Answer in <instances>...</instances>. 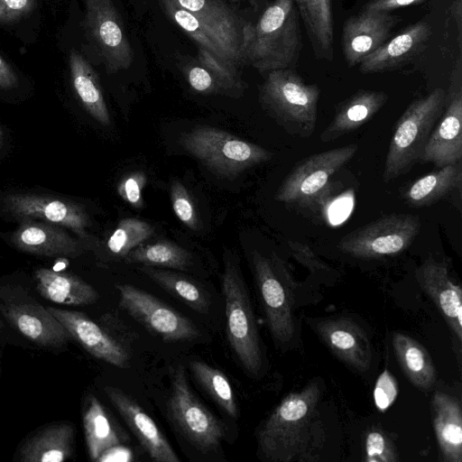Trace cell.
<instances>
[{
    "mask_svg": "<svg viewBox=\"0 0 462 462\" xmlns=\"http://www.w3.org/2000/svg\"><path fill=\"white\" fill-rule=\"evenodd\" d=\"M451 14L457 23L458 31V42L461 47V30H462V0H453L451 5Z\"/></svg>",
    "mask_w": 462,
    "mask_h": 462,
    "instance_id": "47",
    "label": "cell"
},
{
    "mask_svg": "<svg viewBox=\"0 0 462 462\" xmlns=\"http://www.w3.org/2000/svg\"><path fill=\"white\" fill-rule=\"evenodd\" d=\"M352 143L312 154L295 165L282 182L275 200L300 206L318 203L332 177L356 153Z\"/></svg>",
    "mask_w": 462,
    "mask_h": 462,
    "instance_id": "8",
    "label": "cell"
},
{
    "mask_svg": "<svg viewBox=\"0 0 462 462\" xmlns=\"http://www.w3.org/2000/svg\"><path fill=\"white\" fill-rule=\"evenodd\" d=\"M187 79L189 86L199 93H229L223 81L212 70L200 63L187 69Z\"/></svg>",
    "mask_w": 462,
    "mask_h": 462,
    "instance_id": "40",
    "label": "cell"
},
{
    "mask_svg": "<svg viewBox=\"0 0 462 462\" xmlns=\"http://www.w3.org/2000/svg\"><path fill=\"white\" fill-rule=\"evenodd\" d=\"M420 288L431 298L455 337L462 340V291L449 275L447 263L427 258L415 272Z\"/></svg>",
    "mask_w": 462,
    "mask_h": 462,
    "instance_id": "19",
    "label": "cell"
},
{
    "mask_svg": "<svg viewBox=\"0 0 462 462\" xmlns=\"http://www.w3.org/2000/svg\"><path fill=\"white\" fill-rule=\"evenodd\" d=\"M176 1L199 19L234 67L245 62L253 23H242L222 0Z\"/></svg>",
    "mask_w": 462,
    "mask_h": 462,
    "instance_id": "13",
    "label": "cell"
},
{
    "mask_svg": "<svg viewBox=\"0 0 462 462\" xmlns=\"http://www.w3.org/2000/svg\"><path fill=\"white\" fill-rule=\"evenodd\" d=\"M83 428L91 460L98 461L103 454L122 443L105 408L93 395L89 396L83 413Z\"/></svg>",
    "mask_w": 462,
    "mask_h": 462,
    "instance_id": "32",
    "label": "cell"
},
{
    "mask_svg": "<svg viewBox=\"0 0 462 462\" xmlns=\"http://www.w3.org/2000/svg\"><path fill=\"white\" fill-rule=\"evenodd\" d=\"M5 318L31 341L48 347H60L70 336L54 316L33 300L7 301L1 307Z\"/></svg>",
    "mask_w": 462,
    "mask_h": 462,
    "instance_id": "21",
    "label": "cell"
},
{
    "mask_svg": "<svg viewBox=\"0 0 462 462\" xmlns=\"http://www.w3.org/2000/svg\"><path fill=\"white\" fill-rule=\"evenodd\" d=\"M140 271L171 295L197 312L206 313L209 308L208 292L190 278L175 272L143 265Z\"/></svg>",
    "mask_w": 462,
    "mask_h": 462,
    "instance_id": "33",
    "label": "cell"
},
{
    "mask_svg": "<svg viewBox=\"0 0 462 462\" xmlns=\"http://www.w3.org/2000/svg\"><path fill=\"white\" fill-rule=\"evenodd\" d=\"M159 3L168 17L191 37L199 46L217 55L229 67L236 69L192 13L180 6L176 0H159Z\"/></svg>",
    "mask_w": 462,
    "mask_h": 462,
    "instance_id": "36",
    "label": "cell"
},
{
    "mask_svg": "<svg viewBox=\"0 0 462 462\" xmlns=\"http://www.w3.org/2000/svg\"><path fill=\"white\" fill-rule=\"evenodd\" d=\"M5 201L8 212L22 220H41L69 228L82 239L89 236V216L77 203L35 194H11Z\"/></svg>",
    "mask_w": 462,
    "mask_h": 462,
    "instance_id": "15",
    "label": "cell"
},
{
    "mask_svg": "<svg viewBox=\"0 0 462 462\" xmlns=\"http://www.w3.org/2000/svg\"><path fill=\"white\" fill-rule=\"evenodd\" d=\"M431 32L424 21L408 26L366 56L358 64L359 70L364 74L379 73L403 66L426 48Z\"/></svg>",
    "mask_w": 462,
    "mask_h": 462,
    "instance_id": "22",
    "label": "cell"
},
{
    "mask_svg": "<svg viewBox=\"0 0 462 462\" xmlns=\"http://www.w3.org/2000/svg\"><path fill=\"white\" fill-rule=\"evenodd\" d=\"M424 0H370L364 10L388 11L419 4Z\"/></svg>",
    "mask_w": 462,
    "mask_h": 462,
    "instance_id": "45",
    "label": "cell"
},
{
    "mask_svg": "<svg viewBox=\"0 0 462 462\" xmlns=\"http://www.w3.org/2000/svg\"><path fill=\"white\" fill-rule=\"evenodd\" d=\"M365 460L367 462H395L399 460L397 451L389 437L379 430L366 434Z\"/></svg>",
    "mask_w": 462,
    "mask_h": 462,
    "instance_id": "39",
    "label": "cell"
},
{
    "mask_svg": "<svg viewBox=\"0 0 462 462\" xmlns=\"http://www.w3.org/2000/svg\"><path fill=\"white\" fill-rule=\"evenodd\" d=\"M3 139H4V134H3V131H2V129L0 127V147L2 146Z\"/></svg>",
    "mask_w": 462,
    "mask_h": 462,
    "instance_id": "48",
    "label": "cell"
},
{
    "mask_svg": "<svg viewBox=\"0 0 462 462\" xmlns=\"http://www.w3.org/2000/svg\"><path fill=\"white\" fill-rule=\"evenodd\" d=\"M383 91L359 90L339 104L320 141L329 143L359 128L368 122L387 102Z\"/></svg>",
    "mask_w": 462,
    "mask_h": 462,
    "instance_id": "24",
    "label": "cell"
},
{
    "mask_svg": "<svg viewBox=\"0 0 462 462\" xmlns=\"http://www.w3.org/2000/svg\"><path fill=\"white\" fill-rule=\"evenodd\" d=\"M119 305L135 320L165 341L193 340L197 326L165 302L131 284H116Z\"/></svg>",
    "mask_w": 462,
    "mask_h": 462,
    "instance_id": "12",
    "label": "cell"
},
{
    "mask_svg": "<svg viewBox=\"0 0 462 462\" xmlns=\"http://www.w3.org/2000/svg\"><path fill=\"white\" fill-rule=\"evenodd\" d=\"M125 261L127 263L184 271L191 264V254L177 244L162 240L138 245L127 254Z\"/></svg>",
    "mask_w": 462,
    "mask_h": 462,
    "instance_id": "34",
    "label": "cell"
},
{
    "mask_svg": "<svg viewBox=\"0 0 462 462\" xmlns=\"http://www.w3.org/2000/svg\"><path fill=\"white\" fill-rule=\"evenodd\" d=\"M420 219L410 214L378 218L344 236L338 248L353 257L374 259L405 251L419 235Z\"/></svg>",
    "mask_w": 462,
    "mask_h": 462,
    "instance_id": "9",
    "label": "cell"
},
{
    "mask_svg": "<svg viewBox=\"0 0 462 462\" xmlns=\"http://www.w3.org/2000/svg\"><path fill=\"white\" fill-rule=\"evenodd\" d=\"M446 91L437 88L413 100L398 119L385 158L383 179L389 182L406 173L420 159L441 116Z\"/></svg>",
    "mask_w": 462,
    "mask_h": 462,
    "instance_id": "4",
    "label": "cell"
},
{
    "mask_svg": "<svg viewBox=\"0 0 462 462\" xmlns=\"http://www.w3.org/2000/svg\"><path fill=\"white\" fill-rule=\"evenodd\" d=\"M320 396V383L311 381L282 399L257 431L258 452L264 459H312V448L322 441L318 410Z\"/></svg>",
    "mask_w": 462,
    "mask_h": 462,
    "instance_id": "1",
    "label": "cell"
},
{
    "mask_svg": "<svg viewBox=\"0 0 462 462\" xmlns=\"http://www.w3.org/2000/svg\"><path fill=\"white\" fill-rule=\"evenodd\" d=\"M47 309L64 327L70 337L91 356L117 367L127 365L129 356L126 350L86 314L53 307Z\"/></svg>",
    "mask_w": 462,
    "mask_h": 462,
    "instance_id": "20",
    "label": "cell"
},
{
    "mask_svg": "<svg viewBox=\"0 0 462 462\" xmlns=\"http://www.w3.org/2000/svg\"><path fill=\"white\" fill-rule=\"evenodd\" d=\"M301 49L299 14L292 0H274L253 27L245 62L260 72L287 69Z\"/></svg>",
    "mask_w": 462,
    "mask_h": 462,
    "instance_id": "2",
    "label": "cell"
},
{
    "mask_svg": "<svg viewBox=\"0 0 462 462\" xmlns=\"http://www.w3.org/2000/svg\"><path fill=\"white\" fill-rule=\"evenodd\" d=\"M74 426L69 422H55L40 430L22 446L23 462H61L73 454Z\"/></svg>",
    "mask_w": 462,
    "mask_h": 462,
    "instance_id": "27",
    "label": "cell"
},
{
    "mask_svg": "<svg viewBox=\"0 0 462 462\" xmlns=\"http://www.w3.org/2000/svg\"><path fill=\"white\" fill-rule=\"evenodd\" d=\"M87 36L108 73L128 69L134 60L125 26L112 0H84Z\"/></svg>",
    "mask_w": 462,
    "mask_h": 462,
    "instance_id": "11",
    "label": "cell"
},
{
    "mask_svg": "<svg viewBox=\"0 0 462 462\" xmlns=\"http://www.w3.org/2000/svg\"><path fill=\"white\" fill-rule=\"evenodd\" d=\"M19 84L14 67L0 55V89H13Z\"/></svg>",
    "mask_w": 462,
    "mask_h": 462,
    "instance_id": "46",
    "label": "cell"
},
{
    "mask_svg": "<svg viewBox=\"0 0 462 462\" xmlns=\"http://www.w3.org/2000/svg\"><path fill=\"white\" fill-rule=\"evenodd\" d=\"M153 232L154 228L149 223L126 217L119 221L109 236L106 245L113 254L125 258L129 252L148 240Z\"/></svg>",
    "mask_w": 462,
    "mask_h": 462,
    "instance_id": "37",
    "label": "cell"
},
{
    "mask_svg": "<svg viewBox=\"0 0 462 462\" xmlns=\"http://www.w3.org/2000/svg\"><path fill=\"white\" fill-rule=\"evenodd\" d=\"M313 329L330 351L349 367L367 371L372 363V346L363 329L348 318L319 319Z\"/></svg>",
    "mask_w": 462,
    "mask_h": 462,
    "instance_id": "17",
    "label": "cell"
},
{
    "mask_svg": "<svg viewBox=\"0 0 462 462\" xmlns=\"http://www.w3.org/2000/svg\"><path fill=\"white\" fill-rule=\"evenodd\" d=\"M149 457L156 462H179L180 458L153 420L128 394L114 386L104 389Z\"/></svg>",
    "mask_w": 462,
    "mask_h": 462,
    "instance_id": "18",
    "label": "cell"
},
{
    "mask_svg": "<svg viewBox=\"0 0 462 462\" xmlns=\"http://www.w3.org/2000/svg\"><path fill=\"white\" fill-rule=\"evenodd\" d=\"M170 196L176 217L189 229L199 230L200 222L194 202L186 187L179 180H172Z\"/></svg>",
    "mask_w": 462,
    "mask_h": 462,
    "instance_id": "38",
    "label": "cell"
},
{
    "mask_svg": "<svg viewBox=\"0 0 462 462\" xmlns=\"http://www.w3.org/2000/svg\"><path fill=\"white\" fill-rule=\"evenodd\" d=\"M12 242L23 252L42 256L76 257L85 249L62 226L34 219H24L12 235Z\"/></svg>",
    "mask_w": 462,
    "mask_h": 462,
    "instance_id": "23",
    "label": "cell"
},
{
    "mask_svg": "<svg viewBox=\"0 0 462 462\" xmlns=\"http://www.w3.org/2000/svg\"><path fill=\"white\" fill-rule=\"evenodd\" d=\"M439 124L434 126L420 161L437 167L462 160V69L461 59L451 74L450 84Z\"/></svg>",
    "mask_w": 462,
    "mask_h": 462,
    "instance_id": "14",
    "label": "cell"
},
{
    "mask_svg": "<svg viewBox=\"0 0 462 462\" xmlns=\"http://www.w3.org/2000/svg\"><path fill=\"white\" fill-rule=\"evenodd\" d=\"M179 143L207 169L222 178H235L272 159L273 153L224 130L199 125L180 134Z\"/></svg>",
    "mask_w": 462,
    "mask_h": 462,
    "instance_id": "5",
    "label": "cell"
},
{
    "mask_svg": "<svg viewBox=\"0 0 462 462\" xmlns=\"http://www.w3.org/2000/svg\"><path fill=\"white\" fill-rule=\"evenodd\" d=\"M222 289L228 343L247 374L257 376L263 363L257 323L240 270L235 260L226 255L224 258Z\"/></svg>",
    "mask_w": 462,
    "mask_h": 462,
    "instance_id": "6",
    "label": "cell"
},
{
    "mask_svg": "<svg viewBox=\"0 0 462 462\" xmlns=\"http://www.w3.org/2000/svg\"><path fill=\"white\" fill-rule=\"evenodd\" d=\"M303 20L317 58L333 59L334 24L331 0H292Z\"/></svg>",
    "mask_w": 462,
    "mask_h": 462,
    "instance_id": "30",
    "label": "cell"
},
{
    "mask_svg": "<svg viewBox=\"0 0 462 462\" xmlns=\"http://www.w3.org/2000/svg\"><path fill=\"white\" fill-rule=\"evenodd\" d=\"M252 265L272 337L280 345L287 344L296 334L292 277L274 253L266 257L254 250Z\"/></svg>",
    "mask_w": 462,
    "mask_h": 462,
    "instance_id": "7",
    "label": "cell"
},
{
    "mask_svg": "<svg viewBox=\"0 0 462 462\" xmlns=\"http://www.w3.org/2000/svg\"><path fill=\"white\" fill-rule=\"evenodd\" d=\"M461 184V162L445 165L413 181L404 192V200L410 207H428L451 193H460Z\"/></svg>",
    "mask_w": 462,
    "mask_h": 462,
    "instance_id": "29",
    "label": "cell"
},
{
    "mask_svg": "<svg viewBox=\"0 0 462 462\" xmlns=\"http://www.w3.org/2000/svg\"><path fill=\"white\" fill-rule=\"evenodd\" d=\"M320 90L307 84L294 70L267 72L260 87V101L265 111L289 134L308 138L314 133Z\"/></svg>",
    "mask_w": 462,
    "mask_h": 462,
    "instance_id": "3",
    "label": "cell"
},
{
    "mask_svg": "<svg viewBox=\"0 0 462 462\" xmlns=\"http://www.w3.org/2000/svg\"><path fill=\"white\" fill-rule=\"evenodd\" d=\"M189 368L199 383L230 417H238L236 395L229 380L220 370L199 360L189 362Z\"/></svg>",
    "mask_w": 462,
    "mask_h": 462,
    "instance_id": "35",
    "label": "cell"
},
{
    "mask_svg": "<svg viewBox=\"0 0 462 462\" xmlns=\"http://www.w3.org/2000/svg\"><path fill=\"white\" fill-rule=\"evenodd\" d=\"M168 407L180 431L200 452H213L221 446L224 424L191 391L181 366L174 373Z\"/></svg>",
    "mask_w": 462,
    "mask_h": 462,
    "instance_id": "10",
    "label": "cell"
},
{
    "mask_svg": "<svg viewBox=\"0 0 462 462\" xmlns=\"http://www.w3.org/2000/svg\"><path fill=\"white\" fill-rule=\"evenodd\" d=\"M147 178L142 171H134L124 177L117 184V193L128 205L140 208L143 206V189Z\"/></svg>",
    "mask_w": 462,
    "mask_h": 462,
    "instance_id": "41",
    "label": "cell"
},
{
    "mask_svg": "<svg viewBox=\"0 0 462 462\" xmlns=\"http://www.w3.org/2000/svg\"><path fill=\"white\" fill-rule=\"evenodd\" d=\"M432 421L442 459L462 462V412L458 401L436 392L431 401Z\"/></svg>",
    "mask_w": 462,
    "mask_h": 462,
    "instance_id": "25",
    "label": "cell"
},
{
    "mask_svg": "<svg viewBox=\"0 0 462 462\" xmlns=\"http://www.w3.org/2000/svg\"><path fill=\"white\" fill-rule=\"evenodd\" d=\"M291 254L302 265L312 273H318L327 269V265L318 255L305 244L288 241Z\"/></svg>",
    "mask_w": 462,
    "mask_h": 462,
    "instance_id": "44",
    "label": "cell"
},
{
    "mask_svg": "<svg viewBox=\"0 0 462 462\" xmlns=\"http://www.w3.org/2000/svg\"><path fill=\"white\" fill-rule=\"evenodd\" d=\"M399 18L388 11L364 10L348 18L343 26L342 46L349 67L358 65L391 35Z\"/></svg>",
    "mask_w": 462,
    "mask_h": 462,
    "instance_id": "16",
    "label": "cell"
},
{
    "mask_svg": "<svg viewBox=\"0 0 462 462\" xmlns=\"http://www.w3.org/2000/svg\"><path fill=\"white\" fill-rule=\"evenodd\" d=\"M399 388L393 374L385 369L379 377L374 389V401L381 411L387 410L396 400Z\"/></svg>",
    "mask_w": 462,
    "mask_h": 462,
    "instance_id": "42",
    "label": "cell"
},
{
    "mask_svg": "<svg viewBox=\"0 0 462 462\" xmlns=\"http://www.w3.org/2000/svg\"><path fill=\"white\" fill-rule=\"evenodd\" d=\"M69 67L73 89L84 108L99 124L109 126L110 114L92 66L83 55L72 49L69 55Z\"/></svg>",
    "mask_w": 462,
    "mask_h": 462,
    "instance_id": "28",
    "label": "cell"
},
{
    "mask_svg": "<svg viewBox=\"0 0 462 462\" xmlns=\"http://www.w3.org/2000/svg\"><path fill=\"white\" fill-rule=\"evenodd\" d=\"M393 346L399 365L408 380L420 390L430 389L436 382V369L427 349L413 337L395 332Z\"/></svg>",
    "mask_w": 462,
    "mask_h": 462,
    "instance_id": "31",
    "label": "cell"
},
{
    "mask_svg": "<svg viewBox=\"0 0 462 462\" xmlns=\"http://www.w3.org/2000/svg\"><path fill=\"white\" fill-rule=\"evenodd\" d=\"M233 1H236V0H233Z\"/></svg>",
    "mask_w": 462,
    "mask_h": 462,
    "instance_id": "49",
    "label": "cell"
},
{
    "mask_svg": "<svg viewBox=\"0 0 462 462\" xmlns=\"http://www.w3.org/2000/svg\"><path fill=\"white\" fill-rule=\"evenodd\" d=\"M34 280L40 295L55 303L84 306L99 298L93 286L71 273L39 268L34 272Z\"/></svg>",
    "mask_w": 462,
    "mask_h": 462,
    "instance_id": "26",
    "label": "cell"
},
{
    "mask_svg": "<svg viewBox=\"0 0 462 462\" xmlns=\"http://www.w3.org/2000/svg\"><path fill=\"white\" fill-rule=\"evenodd\" d=\"M38 0H0V25L12 24L28 17Z\"/></svg>",
    "mask_w": 462,
    "mask_h": 462,
    "instance_id": "43",
    "label": "cell"
}]
</instances>
